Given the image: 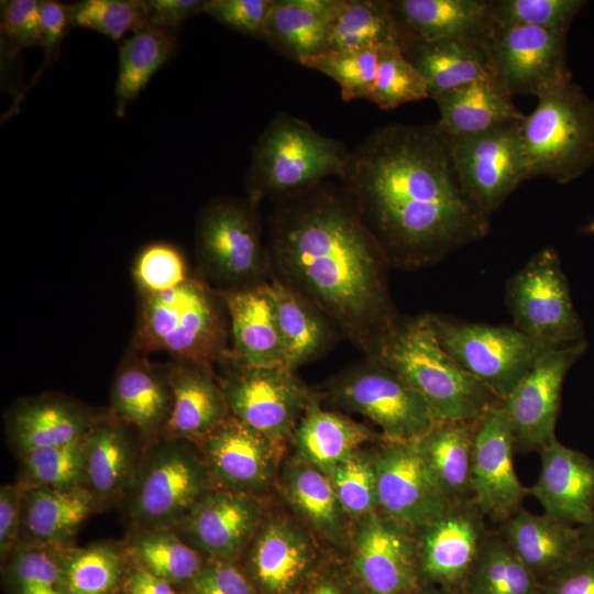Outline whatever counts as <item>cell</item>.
<instances>
[{
    "label": "cell",
    "instance_id": "1",
    "mask_svg": "<svg viewBox=\"0 0 594 594\" xmlns=\"http://www.w3.org/2000/svg\"><path fill=\"white\" fill-rule=\"evenodd\" d=\"M338 178L391 267L432 265L488 233L490 216L464 191L437 123L375 129Z\"/></svg>",
    "mask_w": 594,
    "mask_h": 594
},
{
    "label": "cell",
    "instance_id": "2",
    "mask_svg": "<svg viewBox=\"0 0 594 594\" xmlns=\"http://www.w3.org/2000/svg\"><path fill=\"white\" fill-rule=\"evenodd\" d=\"M266 249L272 278L371 356L399 314L388 289L391 266L342 185L324 180L276 199Z\"/></svg>",
    "mask_w": 594,
    "mask_h": 594
},
{
    "label": "cell",
    "instance_id": "3",
    "mask_svg": "<svg viewBox=\"0 0 594 594\" xmlns=\"http://www.w3.org/2000/svg\"><path fill=\"white\" fill-rule=\"evenodd\" d=\"M370 358L393 370L422 395L437 421L477 422L503 402L441 346L429 314L399 315Z\"/></svg>",
    "mask_w": 594,
    "mask_h": 594
},
{
    "label": "cell",
    "instance_id": "4",
    "mask_svg": "<svg viewBox=\"0 0 594 594\" xmlns=\"http://www.w3.org/2000/svg\"><path fill=\"white\" fill-rule=\"evenodd\" d=\"M139 296L132 349L212 367L230 350L224 304L201 277L191 275L170 290Z\"/></svg>",
    "mask_w": 594,
    "mask_h": 594
},
{
    "label": "cell",
    "instance_id": "5",
    "mask_svg": "<svg viewBox=\"0 0 594 594\" xmlns=\"http://www.w3.org/2000/svg\"><path fill=\"white\" fill-rule=\"evenodd\" d=\"M211 488L198 444L161 436L143 446L120 506L127 528L174 529Z\"/></svg>",
    "mask_w": 594,
    "mask_h": 594
},
{
    "label": "cell",
    "instance_id": "6",
    "mask_svg": "<svg viewBox=\"0 0 594 594\" xmlns=\"http://www.w3.org/2000/svg\"><path fill=\"white\" fill-rule=\"evenodd\" d=\"M344 145L285 112L276 113L258 136L246 174L248 197L278 199L341 174Z\"/></svg>",
    "mask_w": 594,
    "mask_h": 594
},
{
    "label": "cell",
    "instance_id": "7",
    "mask_svg": "<svg viewBox=\"0 0 594 594\" xmlns=\"http://www.w3.org/2000/svg\"><path fill=\"white\" fill-rule=\"evenodd\" d=\"M537 99L521 121L528 176L572 182L594 163V101L571 79L542 90Z\"/></svg>",
    "mask_w": 594,
    "mask_h": 594
},
{
    "label": "cell",
    "instance_id": "8",
    "mask_svg": "<svg viewBox=\"0 0 594 594\" xmlns=\"http://www.w3.org/2000/svg\"><path fill=\"white\" fill-rule=\"evenodd\" d=\"M258 205L249 197H224L200 211L197 264L201 278L216 290L256 286L272 278Z\"/></svg>",
    "mask_w": 594,
    "mask_h": 594
},
{
    "label": "cell",
    "instance_id": "9",
    "mask_svg": "<svg viewBox=\"0 0 594 594\" xmlns=\"http://www.w3.org/2000/svg\"><path fill=\"white\" fill-rule=\"evenodd\" d=\"M317 393L324 406L366 418L389 441L417 442L437 422L422 395L370 356L331 376Z\"/></svg>",
    "mask_w": 594,
    "mask_h": 594
},
{
    "label": "cell",
    "instance_id": "10",
    "mask_svg": "<svg viewBox=\"0 0 594 594\" xmlns=\"http://www.w3.org/2000/svg\"><path fill=\"white\" fill-rule=\"evenodd\" d=\"M216 366L230 415L270 440L288 447L312 395V389L296 371L286 366L246 365L230 350Z\"/></svg>",
    "mask_w": 594,
    "mask_h": 594
},
{
    "label": "cell",
    "instance_id": "11",
    "mask_svg": "<svg viewBox=\"0 0 594 594\" xmlns=\"http://www.w3.org/2000/svg\"><path fill=\"white\" fill-rule=\"evenodd\" d=\"M441 346L502 400L535 362L552 348L514 326H492L430 315ZM556 349V348H554Z\"/></svg>",
    "mask_w": 594,
    "mask_h": 594
},
{
    "label": "cell",
    "instance_id": "12",
    "mask_svg": "<svg viewBox=\"0 0 594 594\" xmlns=\"http://www.w3.org/2000/svg\"><path fill=\"white\" fill-rule=\"evenodd\" d=\"M506 305L514 327L554 349L584 341L557 250L544 248L508 279Z\"/></svg>",
    "mask_w": 594,
    "mask_h": 594
},
{
    "label": "cell",
    "instance_id": "13",
    "mask_svg": "<svg viewBox=\"0 0 594 594\" xmlns=\"http://www.w3.org/2000/svg\"><path fill=\"white\" fill-rule=\"evenodd\" d=\"M327 548L277 498L239 564L257 594H298Z\"/></svg>",
    "mask_w": 594,
    "mask_h": 594
},
{
    "label": "cell",
    "instance_id": "14",
    "mask_svg": "<svg viewBox=\"0 0 594 594\" xmlns=\"http://www.w3.org/2000/svg\"><path fill=\"white\" fill-rule=\"evenodd\" d=\"M521 121L507 122L477 134L448 136L464 191L490 217L529 179Z\"/></svg>",
    "mask_w": 594,
    "mask_h": 594
},
{
    "label": "cell",
    "instance_id": "15",
    "mask_svg": "<svg viewBox=\"0 0 594 594\" xmlns=\"http://www.w3.org/2000/svg\"><path fill=\"white\" fill-rule=\"evenodd\" d=\"M211 488L273 498L287 446L276 443L231 415L196 441Z\"/></svg>",
    "mask_w": 594,
    "mask_h": 594
},
{
    "label": "cell",
    "instance_id": "16",
    "mask_svg": "<svg viewBox=\"0 0 594 594\" xmlns=\"http://www.w3.org/2000/svg\"><path fill=\"white\" fill-rule=\"evenodd\" d=\"M345 557L369 594H411L420 586L415 529L380 510L351 522Z\"/></svg>",
    "mask_w": 594,
    "mask_h": 594
},
{
    "label": "cell",
    "instance_id": "17",
    "mask_svg": "<svg viewBox=\"0 0 594 594\" xmlns=\"http://www.w3.org/2000/svg\"><path fill=\"white\" fill-rule=\"evenodd\" d=\"M565 31L494 22L485 42L493 79L512 97L538 96L571 79Z\"/></svg>",
    "mask_w": 594,
    "mask_h": 594
},
{
    "label": "cell",
    "instance_id": "18",
    "mask_svg": "<svg viewBox=\"0 0 594 594\" xmlns=\"http://www.w3.org/2000/svg\"><path fill=\"white\" fill-rule=\"evenodd\" d=\"M586 348L584 340L544 352L503 399L515 452H539L556 438L564 377Z\"/></svg>",
    "mask_w": 594,
    "mask_h": 594
},
{
    "label": "cell",
    "instance_id": "19",
    "mask_svg": "<svg viewBox=\"0 0 594 594\" xmlns=\"http://www.w3.org/2000/svg\"><path fill=\"white\" fill-rule=\"evenodd\" d=\"M473 498L449 504L416 531L419 584L462 591L488 532Z\"/></svg>",
    "mask_w": 594,
    "mask_h": 594
},
{
    "label": "cell",
    "instance_id": "20",
    "mask_svg": "<svg viewBox=\"0 0 594 594\" xmlns=\"http://www.w3.org/2000/svg\"><path fill=\"white\" fill-rule=\"evenodd\" d=\"M378 510L417 530L447 506L416 442L373 444Z\"/></svg>",
    "mask_w": 594,
    "mask_h": 594
},
{
    "label": "cell",
    "instance_id": "21",
    "mask_svg": "<svg viewBox=\"0 0 594 594\" xmlns=\"http://www.w3.org/2000/svg\"><path fill=\"white\" fill-rule=\"evenodd\" d=\"M274 499L210 488L174 530L208 558L239 562Z\"/></svg>",
    "mask_w": 594,
    "mask_h": 594
},
{
    "label": "cell",
    "instance_id": "22",
    "mask_svg": "<svg viewBox=\"0 0 594 594\" xmlns=\"http://www.w3.org/2000/svg\"><path fill=\"white\" fill-rule=\"evenodd\" d=\"M514 453L510 425L501 404L476 425L472 465V498L487 518L498 522L524 508L530 495L516 474Z\"/></svg>",
    "mask_w": 594,
    "mask_h": 594
},
{
    "label": "cell",
    "instance_id": "23",
    "mask_svg": "<svg viewBox=\"0 0 594 594\" xmlns=\"http://www.w3.org/2000/svg\"><path fill=\"white\" fill-rule=\"evenodd\" d=\"M105 413L72 396L45 392L15 399L4 413L7 444L24 454L82 440Z\"/></svg>",
    "mask_w": 594,
    "mask_h": 594
},
{
    "label": "cell",
    "instance_id": "24",
    "mask_svg": "<svg viewBox=\"0 0 594 594\" xmlns=\"http://www.w3.org/2000/svg\"><path fill=\"white\" fill-rule=\"evenodd\" d=\"M143 446L140 436L108 409L84 438L80 485L91 495L99 513L120 506Z\"/></svg>",
    "mask_w": 594,
    "mask_h": 594
},
{
    "label": "cell",
    "instance_id": "25",
    "mask_svg": "<svg viewBox=\"0 0 594 594\" xmlns=\"http://www.w3.org/2000/svg\"><path fill=\"white\" fill-rule=\"evenodd\" d=\"M172 409L166 364H155L130 346L111 382L108 410L146 444L162 436Z\"/></svg>",
    "mask_w": 594,
    "mask_h": 594
},
{
    "label": "cell",
    "instance_id": "26",
    "mask_svg": "<svg viewBox=\"0 0 594 594\" xmlns=\"http://www.w3.org/2000/svg\"><path fill=\"white\" fill-rule=\"evenodd\" d=\"M276 496L324 548L346 554L351 522L327 474L286 453L278 473Z\"/></svg>",
    "mask_w": 594,
    "mask_h": 594
},
{
    "label": "cell",
    "instance_id": "27",
    "mask_svg": "<svg viewBox=\"0 0 594 594\" xmlns=\"http://www.w3.org/2000/svg\"><path fill=\"white\" fill-rule=\"evenodd\" d=\"M539 453L541 470L529 494L544 514L568 525H584L594 509V460L557 438Z\"/></svg>",
    "mask_w": 594,
    "mask_h": 594
},
{
    "label": "cell",
    "instance_id": "28",
    "mask_svg": "<svg viewBox=\"0 0 594 594\" xmlns=\"http://www.w3.org/2000/svg\"><path fill=\"white\" fill-rule=\"evenodd\" d=\"M378 430L344 413L326 408L317 392L298 420L289 440L293 454L328 476L360 448L383 440Z\"/></svg>",
    "mask_w": 594,
    "mask_h": 594
},
{
    "label": "cell",
    "instance_id": "29",
    "mask_svg": "<svg viewBox=\"0 0 594 594\" xmlns=\"http://www.w3.org/2000/svg\"><path fill=\"white\" fill-rule=\"evenodd\" d=\"M400 50L418 41L486 42L494 21L485 0H389Z\"/></svg>",
    "mask_w": 594,
    "mask_h": 594
},
{
    "label": "cell",
    "instance_id": "30",
    "mask_svg": "<svg viewBox=\"0 0 594 594\" xmlns=\"http://www.w3.org/2000/svg\"><path fill=\"white\" fill-rule=\"evenodd\" d=\"M166 366L173 409L162 436L196 442L230 416L215 367L172 359Z\"/></svg>",
    "mask_w": 594,
    "mask_h": 594
},
{
    "label": "cell",
    "instance_id": "31",
    "mask_svg": "<svg viewBox=\"0 0 594 594\" xmlns=\"http://www.w3.org/2000/svg\"><path fill=\"white\" fill-rule=\"evenodd\" d=\"M218 293L229 318L231 354L246 365L286 366L283 340L264 284Z\"/></svg>",
    "mask_w": 594,
    "mask_h": 594
},
{
    "label": "cell",
    "instance_id": "32",
    "mask_svg": "<svg viewBox=\"0 0 594 594\" xmlns=\"http://www.w3.org/2000/svg\"><path fill=\"white\" fill-rule=\"evenodd\" d=\"M95 514H99L97 505L80 485L23 490L19 546H73L81 526Z\"/></svg>",
    "mask_w": 594,
    "mask_h": 594
},
{
    "label": "cell",
    "instance_id": "33",
    "mask_svg": "<svg viewBox=\"0 0 594 594\" xmlns=\"http://www.w3.org/2000/svg\"><path fill=\"white\" fill-rule=\"evenodd\" d=\"M497 530L542 583L581 552L579 527L525 508L499 522Z\"/></svg>",
    "mask_w": 594,
    "mask_h": 594
},
{
    "label": "cell",
    "instance_id": "34",
    "mask_svg": "<svg viewBox=\"0 0 594 594\" xmlns=\"http://www.w3.org/2000/svg\"><path fill=\"white\" fill-rule=\"evenodd\" d=\"M264 289L274 308L287 367L296 371L331 349L341 337L320 309L279 280L271 278Z\"/></svg>",
    "mask_w": 594,
    "mask_h": 594
},
{
    "label": "cell",
    "instance_id": "35",
    "mask_svg": "<svg viewBox=\"0 0 594 594\" xmlns=\"http://www.w3.org/2000/svg\"><path fill=\"white\" fill-rule=\"evenodd\" d=\"M402 51L424 76L430 98L476 80L493 79L484 42L418 41Z\"/></svg>",
    "mask_w": 594,
    "mask_h": 594
},
{
    "label": "cell",
    "instance_id": "36",
    "mask_svg": "<svg viewBox=\"0 0 594 594\" xmlns=\"http://www.w3.org/2000/svg\"><path fill=\"white\" fill-rule=\"evenodd\" d=\"M477 422L437 421L430 431L416 442L448 505L472 498V465Z\"/></svg>",
    "mask_w": 594,
    "mask_h": 594
},
{
    "label": "cell",
    "instance_id": "37",
    "mask_svg": "<svg viewBox=\"0 0 594 594\" xmlns=\"http://www.w3.org/2000/svg\"><path fill=\"white\" fill-rule=\"evenodd\" d=\"M513 97L495 80L483 79L435 96L437 125L449 136H465L524 119Z\"/></svg>",
    "mask_w": 594,
    "mask_h": 594
},
{
    "label": "cell",
    "instance_id": "38",
    "mask_svg": "<svg viewBox=\"0 0 594 594\" xmlns=\"http://www.w3.org/2000/svg\"><path fill=\"white\" fill-rule=\"evenodd\" d=\"M334 6L336 0H273L263 41L300 65L324 51Z\"/></svg>",
    "mask_w": 594,
    "mask_h": 594
},
{
    "label": "cell",
    "instance_id": "39",
    "mask_svg": "<svg viewBox=\"0 0 594 594\" xmlns=\"http://www.w3.org/2000/svg\"><path fill=\"white\" fill-rule=\"evenodd\" d=\"M122 541L132 563L183 592L207 560L172 528H127Z\"/></svg>",
    "mask_w": 594,
    "mask_h": 594
},
{
    "label": "cell",
    "instance_id": "40",
    "mask_svg": "<svg viewBox=\"0 0 594 594\" xmlns=\"http://www.w3.org/2000/svg\"><path fill=\"white\" fill-rule=\"evenodd\" d=\"M389 0H336L323 52L398 46Z\"/></svg>",
    "mask_w": 594,
    "mask_h": 594
},
{
    "label": "cell",
    "instance_id": "41",
    "mask_svg": "<svg viewBox=\"0 0 594 594\" xmlns=\"http://www.w3.org/2000/svg\"><path fill=\"white\" fill-rule=\"evenodd\" d=\"M176 43L177 31L153 25L144 26L121 42L114 108L118 117L124 114L128 105L170 58Z\"/></svg>",
    "mask_w": 594,
    "mask_h": 594
},
{
    "label": "cell",
    "instance_id": "42",
    "mask_svg": "<svg viewBox=\"0 0 594 594\" xmlns=\"http://www.w3.org/2000/svg\"><path fill=\"white\" fill-rule=\"evenodd\" d=\"M68 594H121L130 568L122 539L68 546L64 552Z\"/></svg>",
    "mask_w": 594,
    "mask_h": 594
},
{
    "label": "cell",
    "instance_id": "43",
    "mask_svg": "<svg viewBox=\"0 0 594 594\" xmlns=\"http://www.w3.org/2000/svg\"><path fill=\"white\" fill-rule=\"evenodd\" d=\"M464 594H543L541 582L498 531H488L463 586Z\"/></svg>",
    "mask_w": 594,
    "mask_h": 594
},
{
    "label": "cell",
    "instance_id": "44",
    "mask_svg": "<svg viewBox=\"0 0 594 594\" xmlns=\"http://www.w3.org/2000/svg\"><path fill=\"white\" fill-rule=\"evenodd\" d=\"M65 548L19 546L1 565L6 594H68Z\"/></svg>",
    "mask_w": 594,
    "mask_h": 594
},
{
    "label": "cell",
    "instance_id": "45",
    "mask_svg": "<svg viewBox=\"0 0 594 594\" xmlns=\"http://www.w3.org/2000/svg\"><path fill=\"white\" fill-rule=\"evenodd\" d=\"M380 50L322 52L300 65L332 78L345 102L364 99L374 102Z\"/></svg>",
    "mask_w": 594,
    "mask_h": 594
},
{
    "label": "cell",
    "instance_id": "46",
    "mask_svg": "<svg viewBox=\"0 0 594 594\" xmlns=\"http://www.w3.org/2000/svg\"><path fill=\"white\" fill-rule=\"evenodd\" d=\"M82 440L38 449L19 459L15 483L22 488H65L80 485ZM81 486V485H80Z\"/></svg>",
    "mask_w": 594,
    "mask_h": 594
},
{
    "label": "cell",
    "instance_id": "47",
    "mask_svg": "<svg viewBox=\"0 0 594 594\" xmlns=\"http://www.w3.org/2000/svg\"><path fill=\"white\" fill-rule=\"evenodd\" d=\"M373 444L360 448L329 475L350 522L378 510Z\"/></svg>",
    "mask_w": 594,
    "mask_h": 594
},
{
    "label": "cell",
    "instance_id": "48",
    "mask_svg": "<svg viewBox=\"0 0 594 594\" xmlns=\"http://www.w3.org/2000/svg\"><path fill=\"white\" fill-rule=\"evenodd\" d=\"M72 28H85L122 42L148 25L143 0H82L68 4Z\"/></svg>",
    "mask_w": 594,
    "mask_h": 594
},
{
    "label": "cell",
    "instance_id": "49",
    "mask_svg": "<svg viewBox=\"0 0 594 594\" xmlns=\"http://www.w3.org/2000/svg\"><path fill=\"white\" fill-rule=\"evenodd\" d=\"M428 97L424 76L406 58L400 47L380 50L373 103L383 110H391Z\"/></svg>",
    "mask_w": 594,
    "mask_h": 594
},
{
    "label": "cell",
    "instance_id": "50",
    "mask_svg": "<svg viewBox=\"0 0 594 594\" xmlns=\"http://www.w3.org/2000/svg\"><path fill=\"white\" fill-rule=\"evenodd\" d=\"M190 276L183 252L168 242L144 245L132 264V278L139 295L170 290Z\"/></svg>",
    "mask_w": 594,
    "mask_h": 594
},
{
    "label": "cell",
    "instance_id": "51",
    "mask_svg": "<svg viewBox=\"0 0 594 594\" xmlns=\"http://www.w3.org/2000/svg\"><path fill=\"white\" fill-rule=\"evenodd\" d=\"M492 19L498 24L527 25L568 32L581 0H488Z\"/></svg>",
    "mask_w": 594,
    "mask_h": 594
},
{
    "label": "cell",
    "instance_id": "52",
    "mask_svg": "<svg viewBox=\"0 0 594 594\" xmlns=\"http://www.w3.org/2000/svg\"><path fill=\"white\" fill-rule=\"evenodd\" d=\"M1 40L10 55L40 46L42 42L41 1L10 0L1 6Z\"/></svg>",
    "mask_w": 594,
    "mask_h": 594
},
{
    "label": "cell",
    "instance_id": "53",
    "mask_svg": "<svg viewBox=\"0 0 594 594\" xmlns=\"http://www.w3.org/2000/svg\"><path fill=\"white\" fill-rule=\"evenodd\" d=\"M273 0H206L204 13L219 23L263 41V31Z\"/></svg>",
    "mask_w": 594,
    "mask_h": 594
},
{
    "label": "cell",
    "instance_id": "54",
    "mask_svg": "<svg viewBox=\"0 0 594 594\" xmlns=\"http://www.w3.org/2000/svg\"><path fill=\"white\" fill-rule=\"evenodd\" d=\"M298 594H369L346 557L327 549Z\"/></svg>",
    "mask_w": 594,
    "mask_h": 594
},
{
    "label": "cell",
    "instance_id": "55",
    "mask_svg": "<svg viewBox=\"0 0 594 594\" xmlns=\"http://www.w3.org/2000/svg\"><path fill=\"white\" fill-rule=\"evenodd\" d=\"M185 594H257L239 562L208 558Z\"/></svg>",
    "mask_w": 594,
    "mask_h": 594
},
{
    "label": "cell",
    "instance_id": "56",
    "mask_svg": "<svg viewBox=\"0 0 594 594\" xmlns=\"http://www.w3.org/2000/svg\"><path fill=\"white\" fill-rule=\"evenodd\" d=\"M541 584L543 594H594V553L579 552Z\"/></svg>",
    "mask_w": 594,
    "mask_h": 594
},
{
    "label": "cell",
    "instance_id": "57",
    "mask_svg": "<svg viewBox=\"0 0 594 594\" xmlns=\"http://www.w3.org/2000/svg\"><path fill=\"white\" fill-rule=\"evenodd\" d=\"M23 490L14 482L0 487V562L1 565L20 544Z\"/></svg>",
    "mask_w": 594,
    "mask_h": 594
},
{
    "label": "cell",
    "instance_id": "58",
    "mask_svg": "<svg viewBox=\"0 0 594 594\" xmlns=\"http://www.w3.org/2000/svg\"><path fill=\"white\" fill-rule=\"evenodd\" d=\"M42 42L44 58L36 78L57 57L67 31L72 28L68 4L55 0L41 1Z\"/></svg>",
    "mask_w": 594,
    "mask_h": 594
},
{
    "label": "cell",
    "instance_id": "59",
    "mask_svg": "<svg viewBox=\"0 0 594 594\" xmlns=\"http://www.w3.org/2000/svg\"><path fill=\"white\" fill-rule=\"evenodd\" d=\"M148 25L178 31L188 18L204 13L206 0H143Z\"/></svg>",
    "mask_w": 594,
    "mask_h": 594
},
{
    "label": "cell",
    "instance_id": "60",
    "mask_svg": "<svg viewBox=\"0 0 594 594\" xmlns=\"http://www.w3.org/2000/svg\"><path fill=\"white\" fill-rule=\"evenodd\" d=\"M130 560V559H129ZM121 594H185L169 582L157 578L130 561Z\"/></svg>",
    "mask_w": 594,
    "mask_h": 594
},
{
    "label": "cell",
    "instance_id": "61",
    "mask_svg": "<svg viewBox=\"0 0 594 594\" xmlns=\"http://www.w3.org/2000/svg\"><path fill=\"white\" fill-rule=\"evenodd\" d=\"M581 551L594 553V509L587 522L579 526Z\"/></svg>",
    "mask_w": 594,
    "mask_h": 594
},
{
    "label": "cell",
    "instance_id": "62",
    "mask_svg": "<svg viewBox=\"0 0 594 594\" xmlns=\"http://www.w3.org/2000/svg\"><path fill=\"white\" fill-rule=\"evenodd\" d=\"M411 594H464L462 591H455L437 585H420Z\"/></svg>",
    "mask_w": 594,
    "mask_h": 594
},
{
    "label": "cell",
    "instance_id": "63",
    "mask_svg": "<svg viewBox=\"0 0 594 594\" xmlns=\"http://www.w3.org/2000/svg\"><path fill=\"white\" fill-rule=\"evenodd\" d=\"M583 232L587 233V234H592L594 235V221L593 222H590L588 224H586L583 229H582Z\"/></svg>",
    "mask_w": 594,
    "mask_h": 594
}]
</instances>
